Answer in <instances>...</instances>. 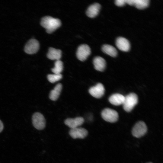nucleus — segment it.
I'll use <instances>...</instances> for the list:
<instances>
[{
    "instance_id": "f257e3e1",
    "label": "nucleus",
    "mask_w": 163,
    "mask_h": 163,
    "mask_svg": "<svg viewBox=\"0 0 163 163\" xmlns=\"http://www.w3.org/2000/svg\"><path fill=\"white\" fill-rule=\"evenodd\" d=\"M41 25L46 29V32L50 34L59 27L61 24L60 20L50 16L43 17L41 21Z\"/></svg>"
},
{
    "instance_id": "f03ea898",
    "label": "nucleus",
    "mask_w": 163,
    "mask_h": 163,
    "mask_svg": "<svg viewBox=\"0 0 163 163\" xmlns=\"http://www.w3.org/2000/svg\"><path fill=\"white\" fill-rule=\"evenodd\" d=\"M138 102L137 95L134 93H131L125 96L123 104L124 110L127 112L131 111Z\"/></svg>"
},
{
    "instance_id": "7ed1b4c3",
    "label": "nucleus",
    "mask_w": 163,
    "mask_h": 163,
    "mask_svg": "<svg viewBox=\"0 0 163 163\" xmlns=\"http://www.w3.org/2000/svg\"><path fill=\"white\" fill-rule=\"evenodd\" d=\"M101 115L103 119L105 121L114 123L117 120L118 114L115 110L109 108H106L102 112Z\"/></svg>"
},
{
    "instance_id": "20e7f679",
    "label": "nucleus",
    "mask_w": 163,
    "mask_h": 163,
    "mask_svg": "<svg viewBox=\"0 0 163 163\" xmlns=\"http://www.w3.org/2000/svg\"><path fill=\"white\" fill-rule=\"evenodd\" d=\"M32 122L34 127L37 129L42 130L45 126L46 121L43 116L40 113H34L32 117Z\"/></svg>"
},
{
    "instance_id": "39448f33",
    "label": "nucleus",
    "mask_w": 163,
    "mask_h": 163,
    "mask_svg": "<svg viewBox=\"0 0 163 163\" xmlns=\"http://www.w3.org/2000/svg\"><path fill=\"white\" fill-rule=\"evenodd\" d=\"M91 53L89 46L85 44L80 45L78 48L76 52V56L80 61H83L87 58Z\"/></svg>"
},
{
    "instance_id": "423d86ee",
    "label": "nucleus",
    "mask_w": 163,
    "mask_h": 163,
    "mask_svg": "<svg viewBox=\"0 0 163 163\" xmlns=\"http://www.w3.org/2000/svg\"><path fill=\"white\" fill-rule=\"evenodd\" d=\"M147 131V127L143 121L137 122L133 127L132 133L133 136L137 138H139L144 136Z\"/></svg>"
},
{
    "instance_id": "0eeeda50",
    "label": "nucleus",
    "mask_w": 163,
    "mask_h": 163,
    "mask_svg": "<svg viewBox=\"0 0 163 163\" xmlns=\"http://www.w3.org/2000/svg\"><path fill=\"white\" fill-rule=\"evenodd\" d=\"M39 43L34 39L30 40L27 43L24 47V51L27 53L32 54L36 53L39 49Z\"/></svg>"
},
{
    "instance_id": "6e6552de",
    "label": "nucleus",
    "mask_w": 163,
    "mask_h": 163,
    "mask_svg": "<svg viewBox=\"0 0 163 163\" xmlns=\"http://www.w3.org/2000/svg\"><path fill=\"white\" fill-rule=\"evenodd\" d=\"M105 88L103 85L98 83L94 86L90 88L89 92L93 97L99 98L101 97L104 94Z\"/></svg>"
},
{
    "instance_id": "1a4fd4ad",
    "label": "nucleus",
    "mask_w": 163,
    "mask_h": 163,
    "mask_svg": "<svg viewBox=\"0 0 163 163\" xmlns=\"http://www.w3.org/2000/svg\"><path fill=\"white\" fill-rule=\"evenodd\" d=\"M88 132L85 129L80 127H77L71 129L69 134L73 139H84L87 135Z\"/></svg>"
},
{
    "instance_id": "9d476101",
    "label": "nucleus",
    "mask_w": 163,
    "mask_h": 163,
    "mask_svg": "<svg viewBox=\"0 0 163 163\" xmlns=\"http://www.w3.org/2000/svg\"><path fill=\"white\" fill-rule=\"evenodd\" d=\"M84 121V118L82 117H78L74 118H68L66 119L65 124L72 129L78 127L83 124Z\"/></svg>"
},
{
    "instance_id": "9b49d317",
    "label": "nucleus",
    "mask_w": 163,
    "mask_h": 163,
    "mask_svg": "<svg viewBox=\"0 0 163 163\" xmlns=\"http://www.w3.org/2000/svg\"><path fill=\"white\" fill-rule=\"evenodd\" d=\"M116 44L118 49L122 51L127 52L130 49V44L129 41L123 37L118 38L116 40Z\"/></svg>"
},
{
    "instance_id": "f8f14e48",
    "label": "nucleus",
    "mask_w": 163,
    "mask_h": 163,
    "mask_svg": "<svg viewBox=\"0 0 163 163\" xmlns=\"http://www.w3.org/2000/svg\"><path fill=\"white\" fill-rule=\"evenodd\" d=\"M100 8L101 5L99 3H95L92 4L87 9L86 11V15L89 18H94L98 15Z\"/></svg>"
},
{
    "instance_id": "ddd939ff",
    "label": "nucleus",
    "mask_w": 163,
    "mask_h": 163,
    "mask_svg": "<svg viewBox=\"0 0 163 163\" xmlns=\"http://www.w3.org/2000/svg\"><path fill=\"white\" fill-rule=\"evenodd\" d=\"M93 63L95 69L99 71H103L106 67L105 60L103 58L100 56L95 57L93 59Z\"/></svg>"
},
{
    "instance_id": "4468645a",
    "label": "nucleus",
    "mask_w": 163,
    "mask_h": 163,
    "mask_svg": "<svg viewBox=\"0 0 163 163\" xmlns=\"http://www.w3.org/2000/svg\"><path fill=\"white\" fill-rule=\"evenodd\" d=\"M125 96L118 93L112 95L109 98V102L112 104L116 106L123 104L124 101Z\"/></svg>"
},
{
    "instance_id": "2eb2a0df",
    "label": "nucleus",
    "mask_w": 163,
    "mask_h": 163,
    "mask_svg": "<svg viewBox=\"0 0 163 163\" xmlns=\"http://www.w3.org/2000/svg\"><path fill=\"white\" fill-rule=\"evenodd\" d=\"M61 51L53 47L49 48L47 54L48 58L51 60H60L61 57Z\"/></svg>"
},
{
    "instance_id": "dca6fc26",
    "label": "nucleus",
    "mask_w": 163,
    "mask_h": 163,
    "mask_svg": "<svg viewBox=\"0 0 163 163\" xmlns=\"http://www.w3.org/2000/svg\"><path fill=\"white\" fill-rule=\"evenodd\" d=\"M62 88V85L61 83H58L52 90L50 94L49 98L52 100L55 101L59 97Z\"/></svg>"
},
{
    "instance_id": "f3484780",
    "label": "nucleus",
    "mask_w": 163,
    "mask_h": 163,
    "mask_svg": "<svg viewBox=\"0 0 163 163\" xmlns=\"http://www.w3.org/2000/svg\"><path fill=\"white\" fill-rule=\"evenodd\" d=\"M102 50L104 53L113 57H116L117 54L116 49L110 45L105 44L103 45Z\"/></svg>"
},
{
    "instance_id": "a211bd4d",
    "label": "nucleus",
    "mask_w": 163,
    "mask_h": 163,
    "mask_svg": "<svg viewBox=\"0 0 163 163\" xmlns=\"http://www.w3.org/2000/svg\"><path fill=\"white\" fill-rule=\"evenodd\" d=\"M149 2V0H133V5L138 9H142L147 8Z\"/></svg>"
},
{
    "instance_id": "6ab92c4d",
    "label": "nucleus",
    "mask_w": 163,
    "mask_h": 163,
    "mask_svg": "<svg viewBox=\"0 0 163 163\" xmlns=\"http://www.w3.org/2000/svg\"><path fill=\"white\" fill-rule=\"evenodd\" d=\"M63 69L62 62L60 60H56L55 62V66L51 69L52 71L54 74H59Z\"/></svg>"
},
{
    "instance_id": "aec40b11",
    "label": "nucleus",
    "mask_w": 163,
    "mask_h": 163,
    "mask_svg": "<svg viewBox=\"0 0 163 163\" xmlns=\"http://www.w3.org/2000/svg\"><path fill=\"white\" fill-rule=\"evenodd\" d=\"M62 78V75L59 74H50L48 75L47 78L48 81L52 83H54L60 80Z\"/></svg>"
},
{
    "instance_id": "412c9836",
    "label": "nucleus",
    "mask_w": 163,
    "mask_h": 163,
    "mask_svg": "<svg viewBox=\"0 0 163 163\" xmlns=\"http://www.w3.org/2000/svg\"><path fill=\"white\" fill-rule=\"evenodd\" d=\"M115 5L119 7L123 6L126 4L125 0H116L115 2Z\"/></svg>"
},
{
    "instance_id": "4be33fe9",
    "label": "nucleus",
    "mask_w": 163,
    "mask_h": 163,
    "mask_svg": "<svg viewBox=\"0 0 163 163\" xmlns=\"http://www.w3.org/2000/svg\"><path fill=\"white\" fill-rule=\"evenodd\" d=\"M126 4L130 5H133V0H125Z\"/></svg>"
},
{
    "instance_id": "5701e85b",
    "label": "nucleus",
    "mask_w": 163,
    "mask_h": 163,
    "mask_svg": "<svg viewBox=\"0 0 163 163\" xmlns=\"http://www.w3.org/2000/svg\"><path fill=\"white\" fill-rule=\"evenodd\" d=\"M4 128V126L2 122L0 120V133L3 130Z\"/></svg>"
},
{
    "instance_id": "b1692460",
    "label": "nucleus",
    "mask_w": 163,
    "mask_h": 163,
    "mask_svg": "<svg viewBox=\"0 0 163 163\" xmlns=\"http://www.w3.org/2000/svg\"></svg>"
}]
</instances>
